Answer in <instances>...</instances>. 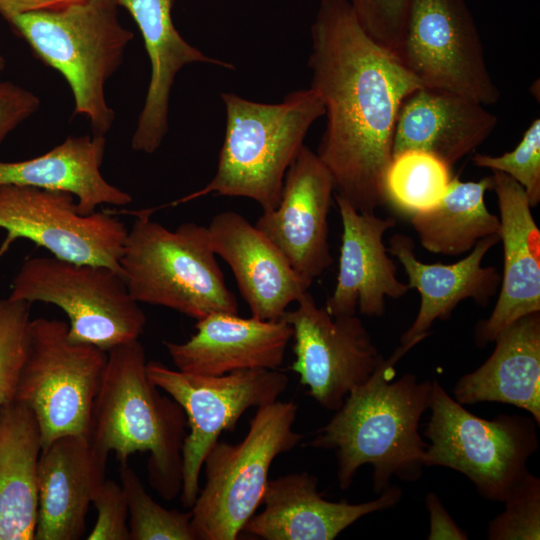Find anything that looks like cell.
I'll return each instance as SVG.
<instances>
[{
	"mask_svg": "<svg viewBox=\"0 0 540 540\" xmlns=\"http://www.w3.org/2000/svg\"><path fill=\"white\" fill-rule=\"evenodd\" d=\"M311 44L310 88L326 116L316 154L336 194L374 214L387 203L384 176L400 108L423 86L397 55L365 33L349 0H321Z\"/></svg>",
	"mask_w": 540,
	"mask_h": 540,
	"instance_id": "cell-1",
	"label": "cell"
},
{
	"mask_svg": "<svg viewBox=\"0 0 540 540\" xmlns=\"http://www.w3.org/2000/svg\"><path fill=\"white\" fill-rule=\"evenodd\" d=\"M430 334L400 343L364 384L350 391L334 416L307 443L335 452L341 490L350 487L364 465L372 466L376 494L390 485L392 477L406 482L420 479L428 443L419 425L431 404L432 381H419L412 373L393 379L397 362Z\"/></svg>",
	"mask_w": 540,
	"mask_h": 540,
	"instance_id": "cell-2",
	"label": "cell"
},
{
	"mask_svg": "<svg viewBox=\"0 0 540 540\" xmlns=\"http://www.w3.org/2000/svg\"><path fill=\"white\" fill-rule=\"evenodd\" d=\"M146 364L139 339L107 352L88 437L100 453H114L121 464L136 452H148L149 483L170 501L181 492L187 419L182 407L149 379Z\"/></svg>",
	"mask_w": 540,
	"mask_h": 540,
	"instance_id": "cell-3",
	"label": "cell"
},
{
	"mask_svg": "<svg viewBox=\"0 0 540 540\" xmlns=\"http://www.w3.org/2000/svg\"><path fill=\"white\" fill-rule=\"evenodd\" d=\"M226 130L216 173L202 189L177 205L214 193L256 201L262 212L279 203L285 174L304 145L312 124L324 116L320 96L312 89L287 94L276 104L221 93Z\"/></svg>",
	"mask_w": 540,
	"mask_h": 540,
	"instance_id": "cell-4",
	"label": "cell"
},
{
	"mask_svg": "<svg viewBox=\"0 0 540 540\" xmlns=\"http://www.w3.org/2000/svg\"><path fill=\"white\" fill-rule=\"evenodd\" d=\"M118 7L115 0H81L6 20L38 59L65 78L74 98V115L86 117L96 135L105 136L114 122L105 84L134 38L121 24Z\"/></svg>",
	"mask_w": 540,
	"mask_h": 540,
	"instance_id": "cell-5",
	"label": "cell"
},
{
	"mask_svg": "<svg viewBox=\"0 0 540 540\" xmlns=\"http://www.w3.org/2000/svg\"><path fill=\"white\" fill-rule=\"evenodd\" d=\"M151 212L137 213L119 262L131 297L196 320L217 312L238 314L207 227L186 222L170 230L152 220Z\"/></svg>",
	"mask_w": 540,
	"mask_h": 540,
	"instance_id": "cell-6",
	"label": "cell"
},
{
	"mask_svg": "<svg viewBox=\"0 0 540 540\" xmlns=\"http://www.w3.org/2000/svg\"><path fill=\"white\" fill-rule=\"evenodd\" d=\"M297 410L293 401L260 406L241 442L210 449L205 484L190 508L196 540L237 539L262 502L274 459L303 439L293 429Z\"/></svg>",
	"mask_w": 540,
	"mask_h": 540,
	"instance_id": "cell-7",
	"label": "cell"
},
{
	"mask_svg": "<svg viewBox=\"0 0 540 540\" xmlns=\"http://www.w3.org/2000/svg\"><path fill=\"white\" fill-rule=\"evenodd\" d=\"M431 415L422 435L429 440L424 466H442L466 476L478 494L503 502L528 472L538 449L532 417L500 414L481 418L432 381Z\"/></svg>",
	"mask_w": 540,
	"mask_h": 540,
	"instance_id": "cell-8",
	"label": "cell"
},
{
	"mask_svg": "<svg viewBox=\"0 0 540 540\" xmlns=\"http://www.w3.org/2000/svg\"><path fill=\"white\" fill-rule=\"evenodd\" d=\"M8 297L59 307L69 320L71 342L105 352L139 339L146 324L122 276L103 265L29 258L14 276Z\"/></svg>",
	"mask_w": 540,
	"mask_h": 540,
	"instance_id": "cell-9",
	"label": "cell"
},
{
	"mask_svg": "<svg viewBox=\"0 0 540 540\" xmlns=\"http://www.w3.org/2000/svg\"><path fill=\"white\" fill-rule=\"evenodd\" d=\"M107 352L71 342L58 319H31L14 401L34 414L42 449L66 435L88 436Z\"/></svg>",
	"mask_w": 540,
	"mask_h": 540,
	"instance_id": "cell-10",
	"label": "cell"
},
{
	"mask_svg": "<svg viewBox=\"0 0 540 540\" xmlns=\"http://www.w3.org/2000/svg\"><path fill=\"white\" fill-rule=\"evenodd\" d=\"M149 379L184 410L189 431L182 448L180 500L191 508L199 493L206 455L223 431H233L248 409L278 400L288 376L277 370H244L219 376L191 374L147 361Z\"/></svg>",
	"mask_w": 540,
	"mask_h": 540,
	"instance_id": "cell-11",
	"label": "cell"
},
{
	"mask_svg": "<svg viewBox=\"0 0 540 540\" xmlns=\"http://www.w3.org/2000/svg\"><path fill=\"white\" fill-rule=\"evenodd\" d=\"M0 229L6 232L0 258L16 240L26 239L58 259L103 265L121 275L128 229L107 212L80 213L68 192L1 185Z\"/></svg>",
	"mask_w": 540,
	"mask_h": 540,
	"instance_id": "cell-12",
	"label": "cell"
},
{
	"mask_svg": "<svg viewBox=\"0 0 540 540\" xmlns=\"http://www.w3.org/2000/svg\"><path fill=\"white\" fill-rule=\"evenodd\" d=\"M399 58L425 88L485 106L500 99L465 0H414Z\"/></svg>",
	"mask_w": 540,
	"mask_h": 540,
	"instance_id": "cell-13",
	"label": "cell"
},
{
	"mask_svg": "<svg viewBox=\"0 0 540 540\" xmlns=\"http://www.w3.org/2000/svg\"><path fill=\"white\" fill-rule=\"evenodd\" d=\"M296 303L282 317L292 328L291 369L308 395L323 408L336 411L385 359L356 314L331 316L308 291Z\"/></svg>",
	"mask_w": 540,
	"mask_h": 540,
	"instance_id": "cell-14",
	"label": "cell"
},
{
	"mask_svg": "<svg viewBox=\"0 0 540 540\" xmlns=\"http://www.w3.org/2000/svg\"><path fill=\"white\" fill-rule=\"evenodd\" d=\"M334 190L329 170L303 145L285 174L278 205L255 224L311 285L333 262L328 215Z\"/></svg>",
	"mask_w": 540,
	"mask_h": 540,
	"instance_id": "cell-15",
	"label": "cell"
},
{
	"mask_svg": "<svg viewBox=\"0 0 540 540\" xmlns=\"http://www.w3.org/2000/svg\"><path fill=\"white\" fill-rule=\"evenodd\" d=\"M318 479L308 472L269 479L261 504L244 532L265 540H332L361 517L394 507L402 498L397 485L363 503L328 501L318 492Z\"/></svg>",
	"mask_w": 540,
	"mask_h": 540,
	"instance_id": "cell-16",
	"label": "cell"
},
{
	"mask_svg": "<svg viewBox=\"0 0 540 540\" xmlns=\"http://www.w3.org/2000/svg\"><path fill=\"white\" fill-rule=\"evenodd\" d=\"M492 172L504 264L495 307L475 327V343L479 347L493 342L500 331L519 318L540 312L539 228L522 186L505 173Z\"/></svg>",
	"mask_w": 540,
	"mask_h": 540,
	"instance_id": "cell-17",
	"label": "cell"
},
{
	"mask_svg": "<svg viewBox=\"0 0 540 540\" xmlns=\"http://www.w3.org/2000/svg\"><path fill=\"white\" fill-rule=\"evenodd\" d=\"M342 222V242L336 286L325 309L334 317L362 315L380 317L385 299H398L409 290L400 281L397 267L383 243L385 232L394 227L392 217L380 218L356 210L344 197L335 194Z\"/></svg>",
	"mask_w": 540,
	"mask_h": 540,
	"instance_id": "cell-18",
	"label": "cell"
},
{
	"mask_svg": "<svg viewBox=\"0 0 540 540\" xmlns=\"http://www.w3.org/2000/svg\"><path fill=\"white\" fill-rule=\"evenodd\" d=\"M207 230L213 252L231 268L253 317L281 319L310 288L277 247L239 213H218Z\"/></svg>",
	"mask_w": 540,
	"mask_h": 540,
	"instance_id": "cell-19",
	"label": "cell"
},
{
	"mask_svg": "<svg viewBox=\"0 0 540 540\" xmlns=\"http://www.w3.org/2000/svg\"><path fill=\"white\" fill-rule=\"evenodd\" d=\"M195 328L187 341L163 344L176 369L198 375L277 370L292 339V328L283 318L268 321L217 312L197 320Z\"/></svg>",
	"mask_w": 540,
	"mask_h": 540,
	"instance_id": "cell-20",
	"label": "cell"
},
{
	"mask_svg": "<svg viewBox=\"0 0 540 540\" xmlns=\"http://www.w3.org/2000/svg\"><path fill=\"white\" fill-rule=\"evenodd\" d=\"M108 457L88 436L66 435L41 450L34 540H78L93 497L105 481Z\"/></svg>",
	"mask_w": 540,
	"mask_h": 540,
	"instance_id": "cell-21",
	"label": "cell"
},
{
	"mask_svg": "<svg viewBox=\"0 0 540 540\" xmlns=\"http://www.w3.org/2000/svg\"><path fill=\"white\" fill-rule=\"evenodd\" d=\"M175 0H115L134 19L143 37L151 65L144 105L131 139L134 151L152 154L168 132L169 101L177 73L192 63L233 69L231 63L211 58L189 44L174 26Z\"/></svg>",
	"mask_w": 540,
	"mask_h": 540,
	"instance_id": "cell-22",
	"label": "cell"
},
{
	"mask_svg": "<svg viewBox=\"0 0 540 540\" xmlns=\"http://www.w3.org/2000/svg\"><path fill=\"white\" fill-rule=\"evenodd\" d=\"M497 124V116L473 99L421 87L400 108L392 152L423 150L452 166L479 147Z\"/></svg>",
	"mask_w": 540,
	"mask_h": 540,
	"instance_id": "cell-23",
	"label": "cell"
},
{
	"mask_svg": "<svg viewBox=\"0 0 540 540\" xmlns=\"http://www.w3.org/2000/svg\"><path fill=\"white\" fill-rule=\"evenodd\" d=\"M500 241L492 235L479 240L470 253L450 264H427L415 256L413 240L404 234H394L389 240L388 253L402 264L410 289L420 293L418 314L411 326L402 334L400 343L418 335L430 333L436 320L449 319L454 308L465 299H473L486 306L496 295L501 276L492 266H482L486 253Z\"/></svg>",
	"mask_w": 540,
	"mask_h": 540,
	"instance_id": "cell-24",
	"label": "cell"
},
{
	"mask_svg": "<svg viewBox=\"0 0 540 540\" xmlns=\"http://www.w3.org/2000/svg\"><path fill=\"white\" fill-rule=\"evenodd\" d=\"M489 358L454 385L462 405L510 404L530 413L540 424V312L523 316L494 339Z\"/></svg>",
	"mask_w": 540,
	"mask_h": 540,
	"instance_id": "cell-25",
	"label": "cell"
},
{
	"mask_svg": "<svg viewBox=\"0 0 540 540\" xmlns=\"http://www.w3.org/2000/svg\"><path fill=\"white\" fill-rule=\"evenodd\" d=\"M104 135L69 136L48 152L23 161H0V186L19 185L72 194L82 214L101 205L123 207L132 196L110 184L101 173Z\"/></svg>",
	"mask_w": 540,
	"mask_h": 540,
	"instance_id": "cell-26",
	"label": "cell"
},
{
	"mask_svg": "<svg viewBox=\"0 0 540 540\" xmlns=\"http://www.w3.org/2000/svg\"><path fill=\"white\" fill-rule=\"evenodd\" d=\"M41 433L33 412L12 401L0 411V540H34Z\"/></svg>",
	"mask_w": 540,
	"mask_h": 540,
	"instance_id": "cell-27",
	"label": "cell"
},
{
	"mask_svg": "<svg viewBox=\"0 0 540 540\" xmlns=\"http://www.w3.org/2000/svg\"><path fill=\"white\" fill-rule=\"evenodd\" d=\"M492 187V176L465 182L453 177L436 207L410 215L422 247L435 254L459 256L485 237L500 236V220L484 202L485 192Z\"/></svg>",
	"mask_w": 540,
	"mask_h": 540,
	"instance_id": "cell-28",
	"label": "cell"
},
{
	"mask_svg": "<svg viewBox=\"0 0 540 540\" xmlns=\"http://www.w3.org/2000/svg\"><path fill=\"white\" fill-rule=\"evenodd\" d=\"M451 166L432 153L410 149L392 156L384 176L387 202L412 215L436 207L452 180Z\"/></svg>",
	"mask_w": 540,
	"mask_h": 540,
	"instance_id": "cell-29",
	"label": "cell"
},
{
	"mask_svg": "<svg viewBox=\"0 0 540 540\" xmlns=\"http://www.w3.org/2000/svg\"><path fill=\"white\" fill-rule=\"evenodd\" d=\"M120 479L128 506L130 540H196L191 510H168L159 505L127 464H121Z\"/></svg>",
	"mask_w": 540,
	"mask_h": 540,
	"instance_id": "cell-30",
	"label": "cell"
},
{
	"mask_svg": "<svg viewBox=\"0 0 540 540\" xmlns=\"http://www.w3.org/2000/svg\"><path fill=\"white\" fill-rule=\"evenodd\" d=\"M30 309L28 302L0 299V411L14 400L27 350Z\"/></svg>",
	"mask_w": 540,
	"mask_h": 540,
	"instance_id": "cell-31",
	"label": "cell"
},
{
	"mask_svg": "<svg viewBox=\"0 0 540 540\" xmlns=\"http://www.w3.org/2000/svg\"><path fill=\"white\" fill-rule=\"evenodd\" d=\"M503 502L504 511L488 524V539L539 540L540 479L528 471Z\"/></svg>",
	"mask_w": 540,
	"mask_h": 540,
	"instance_id": "cell-32",
	"label": "cell"
},
{
	"mask_svg": "<svg viewBox=\"0 0 540 540\" xmlns=\"http://www.w3.org/2000/svg\"><path fill=\"white\" fill-rule=\"evenodd\" d=\"M472 162L513 178L524 189L531 208L536 207L540 202V119L533 120L512 151L499 156L476 154Z\"/></svg>",
	"mask_w": 540,
	"mask_h": 540,
	"instance_id": "cell-33",
	"label": "cell"
},
{
	"mask_svg": "<svg viewBox=\"0 0 540 540\" xmlns=\"http://www.w3.org/2000/svg\"><path fill=\"white\" fill-rule=\"evenodd\" d=\"M414 0H349L365 33L400 56Z\"/></svg>",
	"mask_w": 540,
	"mask_h": 540,
	"instance_id": "cell-34",
	"label": "cell"
},
{
	"mask_svg": "<svg viewBox=\"0 0 540 540\" xmlns=\"http://www.w3.org/2000/svg\"><path fill=\"white\" fill-rule=\"evenodd\" d=\"M92 504L97 518L87 540H130L128 506L121 484L105 479Z\"/></svg>",
	"mask_w": 540,
	"mask_h": 540,
	"instance_id": "cell-35",
	"label": "cell"
},
{
	"mask_svg": "<svg viewBox=\"0 0 540 540\" xmlns=\"http://www.w3.org/2000/svg\"><path fill=\"white\" fill-rule=\"evenodd\" d=\"M40 99L11 81L0 79V145L17 126L33 115Z\"/></svg>",
	"mask_w": 540,
	"mask_h": 540,
	"instance_id": "cell-36",
	"label": "cell"
},
{
	"mask_svg": "<svg viewBox=\"0 0 540 540\" xmlns=\"http://www.w3.org/2000/svg\"><path fill=\"white\" fill-rule=\"evenodd\" d=\"M425 504L429 513V540H467V533L460 528L447 512L438 496L429 492L425 497Z\"/></svg>",
	"mask_w": 540,
	"mask_h": 540,
	"instance_id": "cell-37",
	"label": "cell"
},
{
	"mask_svg": "<svg viewBox=\"0 0 540 540\" xmlns=\"http://www.w3.org/2000/svg\"><path fill=\"white\" fill-rule=\"evenodd\" d=\"M78 1L81 0H0V14L7 20L18 14L57 9Z\"/></svg>",
	"mask_w": 540,
	"mask_h": 540,
	"instance_id": "cell-38",
	"label": "cell"
},
{
	"mask_svg": "<svg viewBox=\"0 0 540 540\" xmlns=\"http://www.w3.org/2000/svg\"><path fill=\"white\" fill-rule=\"evenodd\" d=\"M5 66H6L5 58H4L3 55L0 53V79H1V74H2V72H3L4 69H5Z\"/></svg>",
	"mask_w": 540,
	"mask_h": 540,
	"instance_id": "cell-39",
	"label": "cell"
}]
</instances>
